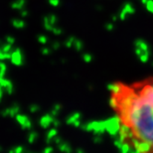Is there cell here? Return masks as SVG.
Listing matches in <instances>:
<instances>
[{
  "instance_id": "cell-1",
  "label": "cell",
  "mask_w": 153,
  "mask_h": 153,
  "mask_svg": "<svg viewBox=\"0 0 153 153\" xmlns=\"http://www.w3.org/2000/svg\"><path fill=\"white\" fill-rule=\"evenodd\" d=\"M119 142L126 153H153V76L109 85Z\"/></svg>"
}]
</instances>
